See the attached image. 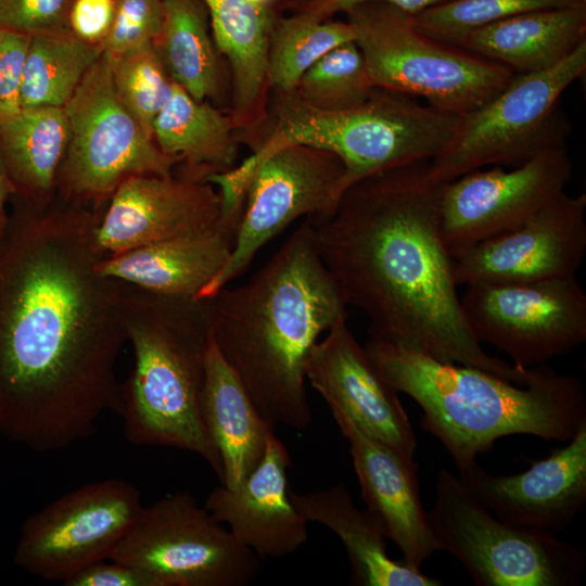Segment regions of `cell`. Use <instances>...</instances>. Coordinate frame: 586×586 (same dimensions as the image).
Instances as JSON below:
<instances>
[{"label":"cell","mask_w":586,"mask_h":586,"mask_svg":"<svg viewBox=\"0 0 586 586\" xmlns=\"http://www.w3.org/2000/svg\"><path fill=\"white\" fill-rule=\"evenodd\" d=\"M354 40L355 31L347 21H322L302 13L281 16L268 44L269 91L295 89L303 74L321 56Z\"/></svg>","instance_id":"cell-31"},{"label":"cell","mask_w":586,"mask_h":586,"mask_svg":"<svg viewBox=\"0 0 586 586\" xmlns=\"http://www.w3.org/2000/svg\"><path fill=\"white\" fill-rule=\"evenodd\" d=\"M307 522L321 524L342 540L351 563V584L359 586H441L443 582L390 558L377 518L358 509L342 484L309 492L290 491Z\"/></svg>","instance_id":"cell-26"},{"label":"cell","mask_w":586,"mask_h":586,"mask_svg":"<svg viewBox=\"0 0 586 586\" xmlns=\"http://www.w3.org/2000/svg\"><path fill=\"white\" fill-rule=\"evenodd\" d=\"M237 232L217 220L208 228L104 256L99 271L160 294L198 297L229 259Z\"/></svg>","instance_id":"cell-23"},{"label":"cell","mask_w":586,"mask_h":586,"mask_svg":"<svg viewBox=\"0 0 586 586\" xmlns=\"http://www.w3.org/2000/svg\"><path fill=\"white\" fill-rule=\"evenodd\" d=\"M375 88L359 48L355 41H348L314 63L298 80L295 91L315 109L337 112L361 105Z\"/></svg>","instance_id":"cell-32"},{"label":"cell","mask_w":586,"mask_h":586,"mask_svg":"<svg viewBox=\"0 0 586 586\" xmlns=\"http://www.w3.org/2000/svg\"><path fill=\"white\" fill-rule=\"evenodd\" d=\"M426 520L437 550L456 557L477 586H575L585 552L550 533L521 528L491 513L463 482L437 472Z\"/></svg>","instance_id":"cell-9"},{"label":"cell","mask_w":586,"mask_h":586,"mask_svg":"<svg viewBox=\"0 0 586 586\" xmlns=\"http://www.w3.org/2000/svg\"><path fill=\"white\" fill-rule=\"evenodd\" d=\"M143 508L131 483L110 477L82 485L23 522L13 562L39 578L64 583L109 559Z\"/></svg>","instance_id":"cell-14"},{"label":"cell","mask_w":586,"mask_h":586,"mask_svg":"<svg viewBox=\"0 0 586 586\" xmlns=\"http://www.w3.org/2000/svg\"><path fill=\"white\" fill-rule=\"evenodd\" d=\"M216 47L230 78L229 114L242 144L267 118V54L271 30L286 0H203Z\"/></svg>","instance_id":"cell-22"},{"label":"cell","mask_w":586,"mask_h":586,"mask_svg":"<svg viewBox=\"0 0 586 586\" xmlns=\"http://www.w3.org/2000/svg\"><path fill=\"white\" fill-rule=\"evenodd\" d=\"M153 139L164 154L181 165L178 176L204 182L237 165L241 144L228 110L195 100L175 82L154 120Z\"/></svg>","instance_id":"cell-27"},{"label":"cell","mask_w":586,"mask_h":586,"mask_svg":"<svg viewBox=\"0 0 586 586\" xmlns=\"http://www.w3.org/2000/svg\"><path fill=\"white\" fill-rule=\"evenodd\" d=\"M74 0H0V28L26 34L68 31Z\"/></svg>","instance_id":"cell-36"},{"label":"cell","mask_w":586,"mask_h":586,"mask_svg":"<svg viewBox=\"0 0 586 586\" xmlns=\"http://www.w3.org/2000/svg\"><path fill=\"white\" fill-rule=\"evenodd\" d=\"M13 193L14 191L11 179L0 153V242L3 238L9 220L7 204L9 200H11Z\"/></svg>","instance_id":"cell-41"},{"label":"cell","mask_w":586,"mask_h":586,"mask_svg":"<svg viewBox=\"0 0 586 586\" xmlns=\"http://www.w3.org/2000/svg\"><path fill=\"white\" fill-rule=\"evenodd\" d=\"M102 52L100 43L84 41L72 30L31 36L24 64L21 107H64Z\"/></svg>","instance_id":"cell-30"},{"label":"cell","mask_w":586,"mask_h":586,"mask_svg":"<svg viewBox=\"0 0 586 586\" xmlns=\"http://www.w3.org/2000/svg\"><path fill=\"white\" fill-rule=\"evenodd\" d=\"M344 316L311 348L306 381L330 411L347 416L373 438L413 457L417 437L398 393L372 365Z\"/></svg>","instance_id":"cell-17"},{"label":"cell","mask_w":586,"mask_h":586,"mask_svg":"<svg viewBox=\"0 0 586 586\" xmlns=\"http://www.w3.org/2000/svg\"><path fill=\"white\" fill-rule=\"evenodd\" d=\"M163 18V0H115L113 23L101 47L115 56L155 44Z\"/></svg>","instance_id":"cell-35"},{"label":"cell","mask_w":586,"mask_h":586,"mask_svg":"<svg viewBox=\"0 0 586 586\" xmlns=\"http://www.w3.org/2000/svg\"><path fill=\"white\" fill-rule=\"evenodd\" d=\"M367 1L388 2L411 14H417L426 8L448 0H286V11L307 14L326 21L333 18L339 13H344L358 3Z\"/></svg>","instance_id":"cell-40"},{"label":"cell","mask_w":586,"mask_h":586,"mask_svg":"<svg viewBox=\"0 0 586 586\" xmlns=\"http://www.w3.org/2000/svg\"><path fill=\"white\" fill-rule=\"evenodd\" d=\"M119 316L133 352L120 390L125 437L133 445L196 454L220 480V457L201 417L212 298L165 295L120 281Z\"/></svg>","instance_id":"cell-5"},{"label":"cell","mask_w":586,"mask_h":586,"mask_svg":"<svg viewBox=\"0 0 586 586\" xmlns=\"http://www.w3.org/2000/svg\"><path fill=\"white\" fill-rule=\"evenodd\" d=\"M290 455L272 432L263 460L234 489L216 486L204 507L244 547L262 558H281L308 538L307 521L290 497Z\"/></svg>","instance_id":"cell-21"},{"label":"cell","mask_w":586,"mask_h":586,"mask_svg":"<svg viewBox=\"0 0 586 586\" xmlns=\"http://www.w3.org/2000/svg\"><path fill=\"white\" fill-rule=\"evenodd\" d=\"M212 298L213 340L259 415L306 430L305 365L320 335L348 316L306 218L245 283Z\"/></svg>","instance_id":"cell-3"},{"label":"cell","mask_w":586,"mask_h":586,"mask_svg":"<svg viewBox=\"0 0 586 586\" xmlns=\"http://www.w3.org/2000/svg\"><path fill=\"white\" fill-rule=\"evenodd\" d=\"M460 302L475 339L519 368L546 365L586 340V294L575 277L471 283Z\"/></svg>","instance_id":"cell-13"},{"label":"cell","mask_w":586,"mask_h":586,"mask_svg":"<svg viewBox=\"0 0 586 586\" xmlns=\"http://www.w3.org/2000/svg\"><path fill=\"white\" fill-rule=\"evenodd\" d=\"M110 62L116 93L153 139L154 120L174 89L155 44L110 56Z\"/></svg>","instance_id":"cell-34"},{"label":"cell","mask_w":586,"mask_h":586,"mask_svg":"<svg viewBox=\"0 0 586 586\" xmlns=\"http://www.w3.org/2000/svg\"><path fill=\"white\" fill-rule=\"evenodd\" d=\"M69 141L64 107L22 109L0 123V153L13 196L46 205L56 196V178Z\"/></svg>","instance_id":"cell-28"},{"label":"cell","mask_w":586,"mask_h":586,"mask_svg":"<svg viewBox=\"0 0 586 586\" xmlns=\"http://www.w3.org/2000/svg\"><path fill=\"white\" fill-rule=\"evenodd\" d=\"M458 119L379 87L361 105L337 112L308 105L295 89L270 90L267 118L244 144L258 155L288 144L332 152L344 166L346 190L373 174L431 161L448 144Z\"/></svg>","instance_id":"cell-6"},{"label":"cell","mask_w":586,"mask_h":586,"mask_svg":"<svg viewBox=\"0 0 586 586\" xmlns=\"http://www.w3.org/2000/svg\"><path fill=\"white\" fill-rule=\"evenodd\" d=\"M364 347L383 380L421 407L420 426L442 443L459 472L499 437L569 442L586 423L583 382L546 365L522 385L373 339Z\"/></svg>","instance_id":"cell-4"},{"label":"cell","mask_w":586,"mask_h":586,"mask_svg":"<svg viewBox=\"0 0 586 586\" xmlns=\"http://www.w3.org/2000/svg\"><path fill=\"white\" fill-rule=\"evenodd\" d=\"M164 18L155 42L171 80L198 101L219 99L222 66L203 0H163Z\"/></svg>","instance_id":"cell-29"},{"label":"cell","mask_w":586,"mask_h":586,"mask_svg":"<svg viewBox=\"0 0 586 586\" xmlns=\"http://www.w3.org/2000/svg\"><path fill=\"white\" fill-rule=\"evenodd\" d=\"M257 161L231 255L196 298L214 296L244 273L256 254L300 217L329 218L344 193V166L332 152L288 144Z\"/></svg>","instance_id":"cell-12"},{"label":"cell","mask_w":586,"mask_h":586,"mask_svg":"<svg viewBox=\"0 0 586 586\" xmlns=\"http://www.w3.org/2000/svg\"><path fill=\"white\" fill-rule=\"evenodd\" d=\"M31 36L0 28V123L21 110L24 64Z\"/></svg>","instance_id":"cell-37"},{"label":"cell","mask_w":586,"mask_h":586,"mask_svg":"<svg viewBox=\"0 0 586 586\" xmlns=\"http://www.w3.org/2000/svg\"><path fill=\"white\" fill-rule=\"evenodd\" d=\"M69 141L56 178V196L103 208L116 188L140 175L173 176L164 154L120 101L103 51L64 106Z\"/></svg>","instance_id":"cell-10"},{"label":"cell","mask_w":586,"mask_h":586,"mask_svg":"<svg viewBox=\"0 0 586 586\" xmlns=\"http://www.w3.org/2000/svg\"><path fill=\"white\" fill-rule=\"evenodd\" d=\"M586 5V0H448L412 14L416 28L458 47L472 30L497 21L542 9Z\"/></svg>","instance_id":"cell-33"},{"label":"cell","mask_w":586,"mask_h":586,"mask_svg":"<svg viewBox=\"0 0 586 586\" xmlns=\"http://www.w3.org/2000/svg\"><path fill=\"white\" fill-rule=\"evenodd\" d=\"M11 201L0 242V434L58 451L120 413V281L98 269L101 209L59 196Z\"/></svg>","instance_id":"cell-1"},{"label":"cell","mask_w":586,"mask_h":586,"mask_svg":"<svg viewBox=\"0 0 586 586\" xmlns=\"http://www.w3.org/2000/svg\"><path fill=\"white\" fill-rule=\"evenodd\" d=\"M586 252V194L562 193L518 228L454 259L457 286L575 277Z\"/></svg>","instance_id":"cell-16"},{"label":"cell","mask_w":586,"mask_h":586,"mask_svg":"<svg viewBox=\"0 0 586 586\" xmlns=\"http://www.w3.org/2000/svg\"><path fill=\"white\" fill-rule=\"evenodd\" d=\"M586 41V5L534 10L470 31L458 44L515 74L546 71Z\"/></svg>","instance_id":"cell-25"},{"label":"cell","mask_w":586,"mask_h":586,"mask_svg":"<svg viewBox=\"0 0 586 586\" xmlns=\"http://www.w3.org/2000/svg\"><path fill=\"white\" fill-rule=\"evenodd\" d=\"M201 417L220 457L221 485L234 489L263 460L275 428L259 415L217 348L213 333L205 360Z\"/></svg>","instance_id":"cell-24"},{"label":"cell","mask_w":586,"mask_h":586,"mask_svg":"<svg viewBox=\"0 0 586 586\" xmlns=\"http://www.w3.org/2000/svg\"><path fill=\"white\" fill-rule=\"evenodd\" d=\"M443 183L430 161L353 183L329 218H310L317 250L345 305L367 316L370 339L525 385L536 367L487 354L467 321L442 235Z\"/></svg>","instance_id":"cell-2"},{"label":"cell","mask_w":586,"mask_h":586,"mask_svg":"<svg viewBox=\"0 0 586 586\" xmlns=\"http://www.w3.org/2000/svg\"><path fill=\"white\" fill-rule=\"evenodd\" d=\"M331 413L349 444L367 510L402 551L404 563L420 569L437 546L420 498L418 464L412 456L368 435L344 413Z\"/></svg>","instance_id":"cell-20"},{"label":"cell","mask_w":586,"mask_h":586,"mask_svg":"<svg viewBox=\"0 0 586 586\" xmlns=\"http://www.w3.org/2000/svg\"><path fill=\"white\" fill-rule=\"evenodd\" d=\"M344 13L374 86L421 97L443 112L460 116L479 109L514 75L421 33L412 14L395 4L367 1Z\"/></svg>","instance_id":"cell-7"},{"label":"cell","mask_w":586,"mask_h":586,"mask_svg":"<svg viewBox=\"0 0 586 586\" xmlns=\"http://www.w3.org/2000/svg\"><path fill=\"white\" fill-rule=\"evenodd\" d=\"M572 173L564 149L539 154L510 170L480 168L444 182L441 229L453 258L532 218L565 192Z\"/></svg>","instance_id":"cell-15"},{"label":"cell","mask_w":586,"mask_h":586,"mask_svg":"<svg viewBox=\"0 0 586 586\" xmlns=\"http://www.w3.org/2000/svg\"><path fill=\"white\" fill-rule=\"evenodd\" d=\"M95 562L67 578L64 586H161L158 579L137 566L110 560Z\"/></svg>","instance_id":"cell-38"},{"label":"cell","mask_w":586,"mask_h":586,"mask_svg":"<svg viewBox=\"0 0 586 586\" xmlns=\"http://www.w3.org/2000/svg\"><path fill=\"white\" fill-rule=\"evenodd\" d=\"M459 474L499 520L556 535L571 524L586 500V423L564 447L545 459L531 460L521 473L491 474L474 463Z\"/></svg>","instance_id":"cell-18"},{"label":"cell","mask_w":586,"mask_h":586,"mask_svg":"<svg viewBox=\"0 0 586 586\" xmlns=\"http://www.w3.org/2000/svg\"><path fill=\"white\" fill-rule=\"evenodd\" d=\"M586 71V41L546 71L515 74L491 100L460 115L444 150L430 161L440 182L485 166L517 167L566 149L571 124L561 107L564 91Z\"/></svg>","instance_id":"cell-8"},{"label":"cell","mask_w":586,"mask_h":586,"mask_svg":"<svg viewBox=\"0 0 586 586\" xmlns=\"http://www.w3.org/2000/svg\"><path fill=\"white\" fill-rule=\"evenodd\" d=\"M109 560L145 570L161 586H244L262 568L260 558L186 491L143 506Z\"/></svg>","instance_id":"cell-11"},{"label":"cell","mask_w":586,"mask_h":586,"mask_svg":"<svg viewBox=\"0 0 586 586\" xmlns=\"http://www.w3.org/2000/svg\"><path fill=\"white\" fill-rule=\"evenodd\" d=\"M115 13V0H74L69 28L79 39L100 43L107 35Z\"/></svg>","instance_id":"cell-39"},{"label":"cell","mask_w":586,"mask_h":586,"mask_svg":"<svg viewBox=\"0 0 586 586\" xmlns=\"http://www.w3.org/2000/svg\"><path fill=\"white\" fill-rule=\"evenodd\" d=\"M219 196L208 182L140 175L124 180L101 209L94 243L104 256L212 227Z\"/></svg>","instance_id":"cell-19"}]
</instances>
